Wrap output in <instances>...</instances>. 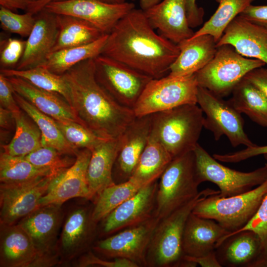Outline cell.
Instances as JSON below:
<instances>
[{"instance_id": "obj_41", "label": "cell", "mask_w": 267, "mask_h": 267, "mask_svg": "<svg viewBox=\"0 0 267 267\" xmlns=\"http://www.w3.org/2000/svg\"><path fill=\"white\" fill-rule=\"evenodd\" d=\"M35 15L29 12L18 14L0 6V23L3 30L22 37H28L35 23Z\"/></svg>"}, {"instance_id": "obj_39", "label": "cell", "mask_w": 267, "mask_h": 267, "mask_svg": "<svg viewBox=\"0 0 267 267\" xmlns=\"http://www.w3.org/2000/svg\"><path fill=\"white\" fill-rule=\"evenodd\" d=\"M48 146H42L24 156L35 166L49 169L55 177L73 165L76 157Z\"/></svg>"}, {"instance_id": "obj_13", "label": "cell", "mask_w": 267, "mask_h": 267, "mask_svg": "<svg viewBox=\"0 0 267 267\" xmlns=\"http://www.w3.org/2000/svg\"><path fill=\"white\" fill-rule=\"evenodd\" d=\"M159 221L153 216L142 223L99 241L93 249L109 258L127 259L138 267H148L147 251Z\"/></svg>"}, {"instance_id": "obj_17", "label": "cell", "mask_w": 267, "mask_h": 267, "mask_svg": "<svg viewBox=\"0 0 267 267\" xmlns=\"http://www.w3.org/2000/svg\"><path fill=\"white\" fill-rule=\"evenodd\" d=\"M158 180L141 187L102 221L104 234L111 235L137 225L154 216Z\"/></svg>"}, {"instance_id": "obj_26", "label": "cell", "mask_w": 267, "mask_h": 267, "mask_svg": "<svg viewBox=\"0 0 267 267\" xmlns=\"http://www.w3.org/2000/svg\"><path fill=\"white\" fill-rule=\"evenodd\" d=\"M262 248L259 236L245 230L225 237L216 248L215 253L222 267H253Z\"/></svg>"}, {"instance_id": "obj_28", "label": "cell", "mask_w": 267, "mask_h": 267, "mask_svg": "<svg viewBox=\"0 0 267 267\" xmlns=\"http://www.w3.org/2000/svg\"><path fill=\"white\" fill-rule=\"evenodd\" d=\"M6 77L14 91L42 112L55 120L79 123L72 108L61 95L36 87L21 78Z\"/></svg>"}, {"instance_id": "obj_29", "label": "cell", "mask_w": 267, "mask_h": 267, "mask_svg": "<svg viewBox=\"0 0 267 267\" xmlns=\"http://www.w3.org/2000/svg\"><path fill=\"white\" fill-rule=\"evenodd\" d=\"M173 158L165 148L150 136L129 179L141 187L158 180Z\"/></svg>"}, {"instance_id": "obj_7", "label": "cell", "mask_w": 267, "mask_h": 267, "mask_svg": "<svg viewBox=\"0 0 267 267\" xmlns=\"http://www.w3.org/2000/svg\"><path fill=\"white\" fill-rule=\"evenodd\" d=\"M213 59L195 74L199 86L224 97L231 94L237 85L252 70L266 64L244 57L231 45L217 47Z\"/></svg>"}, {"instance_id": "obj_47", "label": "cell", "mask_w": 267, "mask_h": 267, "mask_svg": "<svg viewBox=\"0 0 267 267\" xmlns=\"http://www.w3.org/2000/svg\"><path fill=\"white\" fill-rule=\"evenodd\" d=\"M239 15L267 29V5L251 4Z\"/></svg>"}, {"instance_id": "obj_25", "label": "cell", "mask_w": 267, "mask_h": 267, "mask_svg": "<svg viewBox=\"0 0 267 267\" xmlns=\"http://www.w3.org/2000/svg\"><path fill=\"white\" fill-rule=\"evenodd\" d=\"M180 52L170 66L169 75H193L205 67L214 57L217 42L210 35L191 38L178 44Z\"/></svg>"}, {"instance_id": "obj_27", "label": "cell", "mask_w": 267, "mask_h": 267, "mask_svg": "<svg viewBox=\"0 0 267 267\" xmlns=\"http://www.w3.org/2000/svg\"><path fill=\"white\" fill-rule=\"evenodd\" d=\"M121 141V135L116 138L106 139L91 151L87 177L92 198L104 188L116 183L113 179V171Z\"/></svg>"}, {"instance_id": "obj_33", "label": "cell", "mask_w": 267, "mask_h": 267, "mask_svg": "<svg viewBox=\"0 0 267 267\" xmlns=\"http://www.w3.org/2000/svg\"><path fill=\"white\" fill-rule=\"evenodd\" d=\"M231 94L229 100L238 112L267 128V98L257 87L244 78Z\"/></svg>"}, {"instance_id": "obj_6", "label": "cell", "mask_w": 267, "mask_h": 267, "mask_svg": "<svg viewBox=\"0 0 267 267\" xmlns=\"http://www.w3.org/2000/svg\"><path fill=\"white\" fill-rule=\"evenodd\" d=\"M218 194L209 195L198 202L192 213L214 220L229 233L234 232L243 228L256 214L267 194V179L240 194L221 197Z\"/></svg>"}, {"instance_id": "obj_51", "label": "cell", "mask_w": 267, "mask_h": 267, "mask_svg": "<svg viewBox=\"0 0 267 267\" xmlns=\"http://www.w3.org/2000/svg\"><path fill=\"white\" fill-rule=\"evenodd\" d=\"M36 0H0V5L14 12L18 9L26 12L29 6Z\"/></svg>"}, {"instance_id": "obj_40", "label": "cell", "mask_w": 267, "mask_h": 267, "mask_svg": "<svg viewBox=\"0 0 267 267\" xmlns=\"http://www.w3.org/2000/svg\"><path fill=\"white\" fill-rule=\"evenodd\" d=\"M55 121L66 139L77 149L85 148L91 151L102 141L109 139L98 136L77 122L68 120Z\"/></svg>"}, {"instance_id": "obj_30", "label": "cell", "mask_w": 267, "mask_h": 267, "mask_svg": "<svg viewBox=\"0 0 267 267\" xmlns=\"http://www.w3.org/2000/svg\"><path fill=\"white\" fill-rule=\"evenodd\" d=\"M56 18L58 33L51 52L92 43L104 34L82 19L62 14H56Z\"/></svg>"}, {"instance_id": "obj_1", "label": "cell", "mask_w": 267, "mask_h": 267, "mask_svg": "<svg viewBox=\"0 0 267 267\" xmlns=\"http://www.w3.org/2000/svg\"><path fill=\"white\" fill-rule=\"evenodd\" d=\"M154 29L144 11L134 7L108 34L101 54L152 78L163 77L169 72L180 49Z\"/></svg>"}, {"instance_id": "obj_14", "label": "cell", "mask_w": 267, "mask_h": 267, "mask_svg": "<svg viewBox=\"0 0 267 267\" xmlns=\"http://www.w3.org/2000/svg\"><path fill=\"white\" fill-rule=\"evenodd\" d=\"M52 176L18 184H0V223L12 225L41 206Z\"/></svg>"}, {"instance_id": "obj_52", "label": "cell", "mask_w": 267, "mask_h": 267, "mask_svg": "<svg viewBox=\"0 0 267 267\" xmlns=\"http://www.w3.org/2000/svg\"><path fill=\"white\" fill-rule=\"evenodd\" d=\"M13 122H15L12 113L0 106V126L5 130L9 129Z\"/></svg>"}, {"instance_id": "obj_57", "label": "cell", "mask_w": 267, "mask_h": 267, "mask_svg": "<svg viewBox=\"0 0 267 267\" xmlns=\"http://www.w3.org/2000/svg\"><path fill=\"white\" fill-rule=\"evenodd\" d=\"M130 0L133 1H134V0Z\"/></svg>"}, {"instance_id": "obj_45", "label": "cell", "mask_w": 267, "mask_h": 267, "mask_svg": "<svg viewBox=\"0 0 267 267\" xmlns=\"http://www.w3.org/2000/svg\"><path fill=\"white\" fill-rule=\"evenodd\" d=\"M78 262L79 267L96 265L104 267H138L137 264L127 259L116 258L109 261L103 260L96 257L91 252L83 255Z\"/></svg>"}, {"instance_id": "obj_48", "label": "cell", "mask_w": 267, "mask_h": 267, "mask_svg": "<svg viewBox=\"0 0 267 267\" xmlns=\"http://www.w3.org/2000/svg\"><path fill=\"white\" fill-rule=\"evenodd\" d=\"M244 78L257 87L267 98V69L263 67L254 69Z\"/></svg>"}, {"instance_id": "obj_20", "label": "cell", "mask_w": 267, "mask_h": 267, "mask_svg": "<svg viewBox=\"0 0 267 267\" xmlns=\"http://www.w3.org/2000/svg\"><path fill=\"white\" fill-rule=\"evenodd\" d=\"M144 12L153 28L176 44L194 33L188 20L186 0H163Z\"/></svg>"}, {"instance_id": "obj_31", "label": "cell", "mask_w": 267, "mask_h": 267, "mask_svg": "<svg viewBox=\"0 0 267 267\" xmlns=\"http://www.w3.org/2000/svg\"><path fill=\"white\" fill-rule=\"evenodd\" d=\"M15 100L20 107L36 124L42 134L43 146H48L67 154L76 156L79 151L66 139L55 120L44 114L14 91Z\"/></svg>"}, {"instance_id": "obj_16", "label": "cell", "mask_w": 267, "mask_h": 267, "mask_svg": "<svg viewBox=\"0 0 267 267\" xmlns=\"http://www.w3.org/2000/svg\"><path fill=\"white\" fill-rule=\"evenodd\" d=\"M91 154V151L88 149L79 150L73 165L52 178L41 199V206L62 205L74 198L92 199L87 177Z\"/></svg>"}, {"instance_id": "obj_34", "label": "cell", "mask_w": 267, "mask_h": 267, "mask_svg": "<svg viewBox=\"0 0 267 267\" xmlns=\"http://www.w3.org/2000/svg\"><path fill=\"white\" fill-rule=\"evenodd\" d=\"M13 115L15 132L2 152L15 156H25L42 146V134L34 121L22 110Z\"/></svg>"}, {"instance_id": "obj_4", "label": "cell", "mask_w": 267, "mask_h": 267, "mask_svg": "<svg viewBox=\"0 0 267 267\" xmlns=\"http://www.w3.org/2000/svg\"><path fill=\"white\" fill-rule=\"evenodd\" d=\"M154 216L160 220L194 199L202 183L194 151L174 158L160 177Z\"/></svg>"}, {"instance_id": "obj_2", "label": "cell", "mask_w": 267, "mask_h": 267, "mask_svg": "<svg viewBox=\"0 0 267 267\" xmlns=\"http://www.w3.org/2000/svg\"><path fill=\"white\" fill-rule=\"evenodd\" d=\"M63 76L79 123L98 136L117 138L135 118L133 109L118 103L97 82L93 58L78 64Z\"/></svg>"}, {"instance_id": "obj_21", "label": "cell", "mask_w": 267, "mask_h": 267, "mask_svg": "<svg viewBox=\"0 0 267 267\" xmlns=\"http://www.w3.org/2000/svg\"><path fill=\"white\" fill-rule=\"evenodd\" d=\"M35 15V23L26 41L24 53L16 66L17 70L41 66L51 52L56 40V14L44 8Z\"/></svg>"}, {"instance_id": "obj_3", "label": "cell", "mask_w": 267, "mask_h": 267, "mask_svg": "<svg viewBox=\"0 0 267 267\" xmlns=\"http://www.w3.org/2000/svg\"><path fill=\"white\" fill-rule=\"evenodd\" d=\"M151 115L150 136L172 158L194 150L203 127V112L197 104H184Z\"/></svg>"}, {"instance_id": "obj_18", "label": "cell", "mask_w": 267, "mask_h": 267, "mask_svg": "<svg viewBox=\"0 0 267 267\" xmlns=\"http://www.w3.org/2000/svg\"><path fill=\"white\" fill-rule=\"evenodd\" d=\"M92 208L82 206L67 214L57 244L60 264L79 255L91 244L97 224L92 219Z\"/></svg>"}, {"instance_id": "obj_36", "label": "cell", "mask_w": 267, "mask_h": 267, "mask_svg": "<svg viewBox=\"0 0 267 267\" xmlns=\"http://www.w3.org/2000/svg\"><path fill=\"white\" fill-rule=\"evenodd\" d=\"M0 73L5 77L21 78L40 89L57 93L70 104V91L63 75L55 74L42 66L25 70L1 68Z\"/></svg>"}, {"instance_id": "obj_35", "label": "cell", "mask_w": 267, "mask_h": 267, "mask_svg": "<svg viewBox=\"0 0 267 267\" xmlns=\"http://www.w3.org/2000/svg\"><path fill=\"white\" fill-rule=\"evenodd\" d=\"M48 176L55 177L49 169L35 166L24 156L0 153V183L18 184Z\"/></svg>"}, {"instance_id": "obj_46", "label": "cell", "mask_w": 267, "mask_h": 267, "mask_svg": "<svg viewBox=\"0 0 267 267\" xmlns=\"http://www.w3.org/2000/svg\"><path fill=\"white\" fill-rule=\"evenodd\" d=\"M0 104L13 114L22 110L14 96V90L7 77L0 73Z\"/></svg>"}, {"instance_id": "obj_49", "label": "cell", "mask_w": 267, "mask_h": 267, "mask_svg": "<svg viewBox=\"0 0 267 267\" xmlns=\"http://www.w3.org/2000/svg\"><path fill=\"white\" fill-rule=\"evenodd\" d=\"M196 1L186 0L187 17L191 28L200 26L203 21L204 10L197 6Z\"/></svg>"}, {"instance_id": "obj_19", "label": "cell", "mask_w": 267, "mask_h": 267, "mask_svg": "<svg viewBox=\"0 0 267 267\" xmlns=\"http://www.w3.org/2000/svg\"><path fill=\"white\" fill-rule=\"evenodd\" d=\"M232 46L240 55L264 62L267 65V29L240 15L228 25L217 46Z\"/></svg>"}, {"instance_id": "obj_10", "label": "cell", "mask_w": 267, "mask_h": 267, "mask_svg": "<svg viewBox=\"0 0 267 267\" xmlns=\"http://www.w3.org/2000/svg\"><path fill=\"white\" fill-rule=\"evenodd\" d=\"M97 82L120 104L133 109L152 77L100 54L93 58Z\"/></svg>"}, {"instance_id": "obj_53", "label": "cell", "mask_w": 267, "mask_h": 267, "mask_svg": "<svg viewBox=\"0 0 267 267\" xmlns=\"http://www.w3.org/2000/svg\"><path fill=\"white\" fill-rule=\"evenodd\" d=\"M68 0H37L33 2L29 7L26 12L36 14L44 9L48 4L53 2L63 1Z\"/></svg>"}, {"instance_id": "obj_23", "label": "cell", "mask_w": 267, "mask_h": 267, "mask_svg": "<svg viewBox=\"0 0 267 267\" xmlns=\"http://www.w3.org/2000/svg\"><path fill=\"white\" fill-rule=\"evenodd\" d=\"M0 227V267H40L38 254L26 232L18 224Z\"/></svg>"}, {"instance_id": "obj_5", "label": "cell", "mask_w": 267, "mask_h": 267, "mask_svg": "<svg viewBox=\"0 0 267 267\" xmlns=\"http://www.w3.org/2000/svg\"><path fill=\"white\" fill-rule=\"evenodd\" d=\"M219 193V190L206 188L194 199L160 220L148 249V267H180L184 256L183 234L188 216L198 202Z\"/></svg>"}, {"instance_id": "obj_54", "label": "cell", "mask_w": 267, "mask_h": 267, "mask_svg": "<svg viewBox=\"0 0 267 267\" xmlns=\"http://www.w3.org/2000/svg\"><path fill=\"white\" fill-rule=\"evenodd\" d=\"M253 267H267V241L263 245L260 255Z\"/></svg>"}, {"instance_id": "obj_24", "label": "cell", "mask_w": 267, "mask_h": 267, "mask_svg": "<svg viewBox=\"0 0 267 267\" xmlns=\"http://www.w3.org/2000/svg\"><path fill=\"white\" fill-rule=\"evenodd\" d=\"M228 233L214 220L200 217L191 212L183 234V254L192 257L207 255L214 251L222 239Z\"/></svg>"}, {"instance_id": "obj_8", "label": "cell", "mask_w": 267, "mask_h": 267, "mask_svg": "<svg viewBox=\"0 0 267 267\" xmlns=\"http://www.w3.org/2000/svg\"><path fill=\"white\" fill-rule=\"evenodd\" d=\"M199 85L195 74L153 78L147 84L133 110L136 117L190 104H197Z\"/></svg>"}, {"instance_id": "obj_32", "label": "cell", "mask_w": 267, "mask_h": 267, "mask_svg": "<svg viewBox=\"0 0 267 267\" xmlns=\"http://www.w3.org/2000/svg\"><path fill=\"white\" fill-rule=\"evenodd\" d=\"M108 34L82 45L62 49L50 53L40 66L56 74L63 75L78 64L101 54Z\"/></svg>"}, {"instance_id": "obj_12", "label": "cell", "mask_w": 267, "mask_h": 267, "mask_svg": "<svg viewBox=\"0 0 267 267\" xmlns=\"http://www.w3.org/2000/svg\"><path fill=\"white\" fill-rule=\"evenodd\" d=\"M61 206H41L16 223L31 238L39 257L40 267L60 264L57 244L64 220Z\"/></svg>"}, {"instance_id": "obj_43", "label": "cell", "mask_w": 267, "mask_h": 267, "mask_svg": "<svg viewBox=\"0 0 267 267\" xmlns=\"http://www.w3.org/2000/svg\"><path fill=\"white\" fill-rule=\"evenodd\" d=\"M267 160V154H264ZM250 230L256 233L261 240L263 245L267 241V194L264 198L257 212L252 219L241 229L228 233L220 241L219 245L226 237L242 231Z\"/></svg>"}, {"instance_id": "obj_11", "label": "cell", "mask_w": 267, "mask_h": 267, "mask_svg": "<svg viewBox=\"0 0 267 267\" xmlns=\"http://www.w3.org/2000/svg\"><path fill=\"white\" fill-rule=\"evenodd\" d=\"M197 172L201 183L209 181L219 188L221 197L245 193L267 179V163L254 171L242 172L221 164L199 143L194 149Z\"/></svg>"}, {"instance_id": "obj_9", "label": "cell", "mask_w": 267, "mask_h": 267, "mask_svg": "<svg viewBox=\"0 0 267 267\" xmlns=\"http://www.w3.org/2000/svg\"><path fill=\"white\" fill-rule=\"evenodd\" d=\"M197 104L206 115L203 127L211 131L216 141L225 135L231 145L255 146L244 129V121L229 100H225L209 89L198 87Z\"/></svg>"}, {"instance_id": "obj_42", "label": "cell", "mask_w": 267, "mask_h": 267, "mask_svg": "<svg viewBox=\"0 0 267 267\" xmlns=\"http://www.w3.org/2000/svg\"><path fill=\"white\" fill-rule=\"evenodd\" d=\"M26 41L8 38L0 42V64L2 68L12 69L18 65L24 53Z\"/></svg>"}, {"instance_id": "obj_50", "label": "cell", "mask_w": 267, "mask_h": 267, "mask_svg": "<svg viewBox=\"0 0 267 267\" xmlns=\"http://www.w3.org/2000/svg\"><path fill=\"white\" fill-rule=\"evenodd\" d=\"M184 258L202 267H222L216 257L215 250L199 257L184 256Z\"/></svg>"}, {"instance_id": "obj_38", "label": "cell", "mask_w": 267, "mask_h": 267, "mask_svg": "<svg viewBox=\"0 0 267 267\" xmlns=\"http://www.w3.org/2000/svg\"><path fill=\"white\" fill-rule=\"evenodd\" d=\"M141 187L128 179L104 188L96 197L92 211L93 221L96 223L102 221L112 211L133 196Z\"/></svg>"}, {"instance_id": "obj_15", "label": "cell", "mask_w": 267, "mask_h": 267, "mask_svg": "<svg viewBox=\"0 0 267 267\" xmlns=\"http://www.w3.org/2000/svg\"><path fill=\"white\" fill-rule=\"evenodd\" d=\"M135 7L133 2L110 3L100 0H68L53 2L45 8L55 14L67 15L84 20L104 34H108L118 21Z\"/></svg>"}, {"instance_id": "obj_44", "label": "cell", "mask_w": 267, "mask_h": 267, "mask_svg": "<svg viewBox=\"0 0 267 267\" xmlns=\"http://www.w3.org/2000/svg\"><path fill=\"white\" fill-rule=\"evenodd\" d=\"M267 154V145H256L235 152L226 154H214L213 157L218 161L225 163H238L260 155Z\"/></svg>"}, {"instance_id": "obj_56", "label": "cell", "mask_w": 267, "mask_h": 267, "mask_svg": "<svg viewBox=\"0 0 267 267\" xmlns=\"http://www.w3.org/2000/svg\"><path fill=\"white\" fill-rule=\"evenodd\" d=\"M103 2L110 3H121L126 2V0H100Z\"/></svg>"}, {"instance_id": "obj_37", "label": "cell", "mask_w": 267, "mask_h": 267, "mask_svg": "<svg viewBox=\"0 0 267 267\" xmlns=\"http://www.w3.org/2000/svg\"><path fill=\"white\" fill-rule=\"evenodd\" d=\"M254 0H216L219 3L217 10L191 38L207 34L212 36L217 43L229 23Z\"/></svg>"}, {"instance_id": "obj_55", "label": "cell", "mask_w": 267, "mask_h": 267, "mask_svg": "<svg viewBox=\"0 0 267 267\" xmlns=\"http://www.w3.org/2000/svg\"><path fill=\"white\" fill-rule=\"evenodd\" d=\"M161 1V0H139L140 9L143 11L146 10L157 4Z\"/></svg>"}, {"instance_id": "obj_22", "label": "cell", "mask_w": 267, "mask_h": 267, "mask_svg": "<svg viewBox=\"0 0 267 267\" xmlns=\"http://www.w3.org/2000/svg\"><path fill=\"white\" fill-rule=\"evenodd\" d=\"M151 115L135 117L121 135V144L115 162L116 175L122 182L131 177L148 141Z\"/></svg>"}]
</instances>
